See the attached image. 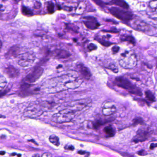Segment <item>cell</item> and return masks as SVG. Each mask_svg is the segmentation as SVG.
Here are the masks:
<instances>
[{"instance_id": "4fadbf2b", "label": "cell", "mask_w": 157, "mask_h": 157, "mask_svg": "<svg viewBox=\"0 0 157 157\" xmlns=\"http://www.w3.org/2000/svg\"><path fill=\"white\" fill-rule=\"evenodd\" d=\"M77 69L81 76L86 80H89L91 77V72L88 67L82 64L77 65Z\"/></svg>"}, {"instance_id": "9c48e42d", "label": "cell", "mask_w": 157, "mask_h": 157, "mask_svg": "<svg viewBox=\"0 0 157 157\" xmlns=\"http://www.w3.org/2000/svg\"><path fill=\"white\" fill-rule=\"evenodd\" d=\"M83 24L88 29L90 30H95L100 27V25L97 20L95 17L91 16L84 17Z\"/></svg>"}, {"instance_id": "7402d4cb", "label": "cell", "mask_w": 157, "mask_h": 157, "mask_svg": "<svg viewBox=\"0 0 157 157\" xmlns=\"http://www.w3.org/2000/svg\"><path fill=\"white\" fill-rule=\"evenodd\" d=\"M49 141L55 146H58L60 145V140L56 135H54V134L50 135L49 137Z\"/></svg>"}, {"instance_id": "7a4b0ae2", "label": "cell", "mask_w": 157, "mask_h": 157, "mask_svg": "<svg viewBox=\"0 0 157 157\" xmlns=\"http://www.w3.org/2000/svg\"><path fill=\"white\" fill-rule=\"evenodd\" d=\"M115 84L127 90L130 93L138 96H142V94L140 88L133 84L131 82L123 77H117L114 80Z\"/></svg>"}, {"instance_id": "d4e9b609", "label": "cell", "mask_w": 157, "mask_h": 157, "mask_svg": "<svg viewBox=\"0 0 157 157\" xmlns=\"http://www.w3.org/2000/svg\"><path fill=\"white\" fill-rule=\"evenodd\" d=\"M66 25V28L68 30H72L73 32L75 33L78 32V28L77 27V26L74 25L73 24H65Z\"/></svg>"}, {"instance_id": "ab89813d", "label": "cell", "mask_w": 157, "mask_h": 157, "mask_svg": "<svg viewBox=\"0 0 157 157\" xmlns=\"http://www.w3.org/2000/svg\"><path fill=\"white\" fill-rule=\"evenodd\" d=\"M1 46H2V43H1V42L0 41V49H1Z\"/></svg>"}, {"instance_id": "8d00e7d4", "label": "cell", "mask_w": 157, "mask_h": 157, "mask_svg": "<svg viewBox=\"0 0 157 157\" xmlns=\"http://www.w3.org/2000/svg\"><path fill=\"white\" fill-rule=\"evenodd\" d=\"M42 157H49V156H52L51 154L48 153H44L43 155H42Z\"/></svg>"}, {"instance_id": "f546056e", "label": "cell", "mask_w": 157, "mask_h": 157, "mask_svg": "<svg viewBox=\"0 0 157 157\" xmlns=\"http://www.w3.org/2000/svg\"><path fill=\"white\" fill-rule=\"evenodd\" d=\"M92 1L94 4L100 7H104L106 5V3H104V1H102V0H92Z\"/></svg>"}, {"instance_id": "6da1fadb", "label": "cell", "mask_w": 157, "mask_h": 157, "mask_svg": "<svg viewBox=\"0 0 157 157\" xmlns=\"http://www.w3.org/2000/svg\"><path fill=\"white\" fill-rule=\"evenodd\" d=\"M91 103L92 101L89 98L79 99L70 102L67 108L76 116L89 108Z\"/></svg>"}, {"instance_id": "ba28073f", "label": "cell", "mask_w": 157, "mask_h": 157, "mask_svg": "<svg viewBox=\"0 0 157 157\" xmlns=\"http://www.w3.org/2000/svg\"><path fill=\"white\" fill-rule=\"evenodd\" d=\"M131 27L134 29L143 32H149L150 30V26L149 24L140 19L131 20Z\"/></svg>"}, {"instance_id": "d590c367", "label": "cell", "mask_w": 157, "mask_h": 157, "mask_svg": "<svg viewBox=\"0 0 157 157\" xmlns=\"http://www.w3.org/2000/svg\"><path fill=\"white\" fill-rule=\"evenodd\" d=\"M156 146H157V143H152V144H151V145L150 149L151 150L153 149L156 147Z\"/></svg>"}, {"instance_id": "52a82bcc", "label": "cell", "mask_w": 157, "mask_h": 157, "mask_svg": "<svg viewBox=\"0 0 157 157\" xmlns=\"http://www.w3.org/2000/svg\"><path fill=\"white\" fill-rule=\"evenodd\" d=\"M43 113L40 106L34 104L26 108L24 112V115L29 118H36L40 116Z\"/></svg>"}, {"instance_id": "8fae6325", "label": "cell", "mask_w": 157, "mask_h": 157, "mask_svg": "<svg viewBox=\"0 0 157 157\" xmlns=\"http://www.w3.org/2000/svg\"><path fill=\"white\" fill-rule=\"evenodd\" d=\"M149 132L145 128H141L138 130L137 134L133 139L134 142L137 143L145 141L149 137Z\"/></svg>"}, {"instance_id": "d6986e66", "label": "cell", "mask_w": 157, "mask_h": 157, "mask_svg": "<svg viewBox=\"0 0 157 157\" xmlns=\"http://www.w3.org/2000/svg\"><path fill=\"white\" fill-rule=\"evenodd\" d=\"M103 131L107 137H113L116 134L115 129L111 125L106 126L104 128Z\"/></svg>"}, {"instance_id": "836d02e7", "label": "cell", "mask_w": 157, "mask_h": 157, "mask_svg": "<svg viewBox=\"0 0 157 157\" xmlns=\"http://www.w3.org/2000/svg\"><path fill=\"white\" fill-rule=\"evenodd\" d=\"M133 122L134 125H138L139 123H142L143 121H142V119H141V118H135Z\"/></svg>"}, {"instance_id": "83f0119b", "label": "cell", "mask_w": 157, "mask_h": 157, "mask_svg": "<svg viewBox=\"0 0 157 157\" xmlns=\"http://www.w3.org/2000/svg\"><path fill=\"white\" fill-rule=\"evenodd\" d=\"M87 48L89 52H91V51L96 50L97 49V46L93 43H90L87 46Z\"/></svg>"}, {"instance_id": "7c38bea8", "label": "cell", "mask_w": 157, "mask_h": 157, "mask_svg": "<svg viewBox=\"0 0 157 157\" xmlns=\"http://www.w3.org/2000/svg\"><path fill=\"white\" fill-rule=\"evenodd\" d=\"M35 61V58L33 56L30 54H26V55L22 56L21 57L20 61H18V64L20 66L22 67H28L31 65Z\"/></svg>"}, {"instance_id": "74e56055", "label": "cell", "mask_w": 157, "mask_h": 157, "mask_svg": "<svg viewBox=\"0 0 157 157\" xmlns=\"http://www.w3.org/2000/svg\"><path fill=\"white\" fill-rule=\"evenodd\" d=\"M78 154H80L81 155H84L86 154L85 152L84 151H80L79 152H78Z\"/></svg>"}, {"instance_id": "f1b7e54d", "label": "cell", "mask_w": 157, "mask_h": 157, "mask_svg": "<svg viewBox=\"0 0 157 157\" xmlns=\"http://www.w3.org/2000/svg\"><path fill=\"white\" fill-rule=\"evenodd\" d=\"M22 12L24 14H25L26 15H32V12L31 10H30L29 9L26 8L25 7H22Z\"/></svg>"}, {"instance_id": "60d3db41", "label": "cell", "mask_w": 157, "mask_h": 157, "mask_svg": "<svg viewBox=\"0 0 157 157\" xmlns=\"http://www.w3.org/2000/svg\"><path fill=\"white\" fill-rule=\"evenodd\" d=\"M73 41L75 42H77V40L76 39H73Z\"/></svg>"}, {"instance_id": "484cf974", "label": "cell", "mask_w": 157, "mask_h": 157, "mask_svg": "<svg viewBox=\"0 0 157 157\" xmlns=\"http://www.w3.org/2000/svg\"><path fill=\"white\" fill-rule=\"evenodd\" d=\"M47 10L50 14H52L54 13V5L53 2H51V1L49 2L47 5Z\"/></svg>"}, {"instance_id": "30bf717a", "label": "cell", "mask_w": 157, "mask_h": 157, "mask_svg": "<svg viewBox=\"0 0 157 157\" xmlns=\"http://www.w3.org/2000/svg\"><path fill=\"white\" fill-rule=\"evenodd\" d=\"M117 111V107L112 101H106L102 106V114L104 116H108L113 115Z\"/></svg>"}, {"instance_id": "d6a6232c", "label": "cell", "mask_w": 157, "mask_h": 157, "mask_svg": "<svg viewBox=\"0 0 157 157\" xmlns=\"http://www.w3.org/2000/svg\"><path fill=\"white\" fill-rule=\"evenodd\" d=\"M109 68L110 69L112 70L113 72H114L115 73H117L118 72V69L117 68V67H116L115 65H111L109 67Z\"/></svg>"}, {"instance_id": "4316f807", "label": "cell", "mask_w": 157, "mask_h": 157, "mask_svg": "<svg viewBox=\"0 0 157 157\" xmlns=\"http://www.w3.org/2000/svg\"><path fill=\"white\" fill-rule=\"evenodd\" d=\"M157 0H151L149 3V6L152 10L156 11L157 7Z\"/></svg>"}, {"instance_id": "603a6c76", "label": "cell", "mask_w": 157, "mask_h": 157, "mask_svg": "<svg viewBox=\"0 0 157 157\" xmlns=\"http://www.w3.org/2000/svg\"><path fill=\"white\" fill-rule=\"evenodd\" d=\"M18 52V48H17L16 47L12 48L8 52V53L6 54V56H7V58H10L11 57L15 56H16L17 55Z\"/></svg>"}, {"instance_id": "5bb4252c", "label": "cell", "mask_w": 157, "mask_h": 157, "mask_svg": "<svg viewBox=\"0 0 157 157\" xmlns=\"http://www.w3.org/2000/svg\"><path fill=\"white\" fill-rule=\"evenodd\" d=\"M111 36L109 34H107L106 36H102L101 37L98 36L95 37V40L99 42L101 45L104 47H108L113 44L108 41V40L111 38Z\"/></svg>"}, {"instance_id": "e0dca14e", "label": "cell", "mask_w": 157, "mask_h": 157, "mask_svg": "<svg viewBox=\"0 0 157 157\" xmlns=\"http://www.w3.org/2000/svg\"><path fill=\"white\" fill-rule=\"evenodd\" d=\"M6 73L7 74L10 78H14L19 75L18 70L13 66H8L5 69Z\"/></svg>"}, {"instance_id": "cb8c5ba5", "label": "cell", "mask_w": 157, "mask_h": 157, "mask_svg": "<svg viewBox=\"0 0 157 157\" xmlns=\"http://www.w3.org/2000/svg\"><path fill=\"white\" fill-rule=\"evenodd\" d=\"M145 96L148 100L152 102H155L156 101L155 96L153 93L149 90H147L145 92Z\"/></svg>"}, {"instance_id": "b9f144b4", "label": "cell", "mask_w": 157, "mask_h": 157, "mask_svg": "<svg viewBox=\"0 0 157 157\" xmlns=\"http://www.w3.org/2000/svg\"><path fill=\"white\" fill-rule=\"evenodd\" d=\"M64 1H65V0H64Z\"/></svg>"}, {"instance_id": "8992f818", "label": "cell", "mask_w": 157, "mask_h": 157, "mask_svg": "<svg viewBox=\"0 0 157 157\" xmlns=\"http://www.w3.org/2000/svg\"><path fill=\"white\" fill-rule=\"evenodd\" d=\"M44 69L40 66L35 67L25 77V81L29 84H32L38 80L41 77Z\"/></svg>"}, {"instance_id": "9a60e30c", "label": "cell", "mask_w": 157, "mask_h": 157, "mask_svg": "<svg viewBox=\"0 0 157 157\" xmlns=\"http://www.w3.org/2000/svg\"><path fill=\"white\" fill-rule=\"evenodd\" d=\"M54 55L56 58L58 59H64L70 57L71 54L68 51L64 49H57L54 51Z\"/></svg>"}, {"instance_id": "44dd1931", "label": "cell", "mask_w": 157, "mask_h": 157, "mask_svg": "<svg viewBox=\"0 0 157 157\" xmlns=\"http://www.w3.org/2000/svg\"><path fill=\"white\" fill-rule=\"evenodd\" d=\"M7 84V82L6 78L3 76H0V96L4 94L2 93V91L5 88Z\"/></svg>"}, {"instance_id": "ffe728a7", "label": "cell", "mask_w": 157, "mask_h": 157, "mask_svg": "<svg viewBox=\"0 0 157 157\" xmlns=\"http://www.w3.org/2000/svg\"><path fill=\"white\" fill-rule=\"evenodd\" d=\"M86 8V5L84 2H80L77 5V8H76V13L77 14H82L84 13V11L85 10Z\"/></svg>"}, {"instance_id": "5b68a950", "label": "cell", "mask_w": 157, "mask_h": 157, "mask_svg": "<svg viewBox=\"0 0 157 157\" xmlns=\"http://www.w3.org/2000/svg\"><path fill=\"white\" fill-rule=\"evenodd\" d=\"M76 116L70 113L67 108L62 110L52 116L51 120L55 123L62 124L68 123L72 121Z\"/></svg>"}, {"instance_id": "2e32d148", "label": "cell", "mask_w": 157, "mask_h": 157, "mask_svg": "<svg viewBox=\"0 0 157 157\" xmlns=\"http://www.w3.org/2000/svg\"><path fill=\"white\" fill-rule=\"evenodd\" d=\"M106 4V5H115L125 9H128L130 8L129 5L125 0H111Z\"/></svg>"}, {"instance_id": "4dcf8cb0", "label": "cell", "mask_w": 157, "mask_h": 157, "mask_svg": "<svg viewBox=\"0 0 157 157\" xmlns=\"http://www.w3.org/2000/svg\"><path fill=\"white\" fill-rule=\"evenodd\" d=\"M119 49H120V48L118 47V46L115 45L112 47V51L113 54H115L118 53V51H119Z\"/></svg>"}, {"instance_id": "e575fe53", "label": "cell", "mask_w": 157, "mask_h": 157, "mask_svg": "<svg viewBox=\"0 0 157 157\" xmlns=\"http://www.w3.org/2000/svg\"><path fill=\"white\" fill-rule=\"evenodd\" d=\"M65 149L66 150H69L73 151L74 150V147L72 145L66 146L65 147Z\"/></svg>"}, {"instance_id": "3957f363", "label": "cell", "mask_w": 157, "mask_h": 157, "mask_svg": "<svg viewBox=\"0 0 157 157\" xmlns=\"http://www.w3.org/2000/svg\"><path fill=\"white\" fill-rule=\"evenodd\" d=\"M119 64L124 68L129 69L134 68L137 64V56L131 51H125L121 54Z\"/></svg>"}, {"instance_id": "277c9868", "label": "cell", "mask_w": 157, "mask_h": 157, "mask_svg": "<svg viewBox=\"0 0 157 157\" xmlns=\"http://www.w3.org/2000/svg\"><path fill=\"white\" fill-rule=\"evenodd\" d=\"M108 11L114 17L123 22H130L133 18L134 14L132 12L124 10L123 8L113 7L109 8Z\"/></svg>"}, {"instance_id": "f35d334b", "label": "cell", "mask_w": 157, "mask_h": 157, "mask_svg": "<svg viewBox=\"0 0 157 157\" xmlns=\"http://www.w3.org/2000/svg\"><path fill=\"white\" fill-rule=\"evenodd\" d=\"M4 152H0V155H4Z\"/></svg>"}, {"instance_id": "ac0fdd59", "label": "cell", "mask_w": 157, "mask_h": 157, "mask_svg": "<svg viewBox=\"0 0 157 157\" xmlns=\"http://www.w3.org/2000/svg\"><path fill=\"white\" fill-rule=\"evenodd\" d=\"M120 40L122 41L128 42L133 45H135L136 44L135 38L131 35H123L121 37Z\"/></svg>"}, {"instance_id": "1f68e13d", "label": "cell", "mask_w": 157, "mask_h": 157, "mask_svg": "<svg viewBox=\"0 0 157 157\" xmlns=\"http://www.w3.org/2000/svg\"><path fill=\"white\" fill-rule=\"evenodd\" d=\"M102 32H106L113 33H118L119 32L116 28H113L109 30H102Z\"/></svg>"}]
</instances>
